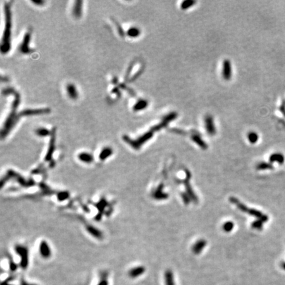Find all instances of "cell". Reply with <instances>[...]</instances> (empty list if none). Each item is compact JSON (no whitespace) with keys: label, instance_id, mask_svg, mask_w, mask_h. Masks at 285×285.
I'll list each match as a JSON object with an SVG mask.
<instances>
[{"label":"cell","instance_id":"obj_1","mask_svg":"<svg viewBox=\"0 0 285 285\" xmlns=\"http://www.w3.org/2000/svg\"><path fill=\"white\" fill-rule=\"evenodd\" d=\"M2 94L3 95L13 94L15 97L12 104L11 112L9 114L4 124L3 128L2 130V138H3L4 137H6L9 133V131L12 129L14 125L17 124V121L19 120V114H17V110L20 103H21V97H20L19 94L16 90L10 87L3 89L2 91Z\"/></svg>","mask_w":285,"mask_h":285},{"label":"cell","instance_id":"obj_32","mask_svg":"<svg viewBox=\"0 0 285 285\" xmlns=\"http://www.w3.org/2000/svg\"><path fill=\"white\" fill-rule=\"evenodd\" d=\"M120 87L122 88V89H125V90H128V92L129 93H130V94H131V96H135V93L134 92V91L132 90L131 89L128 88V86H126L124 84H121V85H120Z\"/></svg>","mask_w":285,"mask_h":285},{"label":"cell","instance_id":"obj_31","mask_svg":"<svg viewBox=\"0 0 285 285\" xmlns=\"http://www.w3.org/2000/svg\"><path fill=\"white\" fill-rule=\"evenodd\" d=\"M182 197L186 204H188V203L191 201H190L191 199H190V196L187 194H186V193H182Z\"/></svg>","mask_w":285,"mask_h":285},{"label":"cell","instance_id":"obj_6","mask_svg":"<svg viewBox=\"0 0 285 285\" xmlns=\"http://www.w3.org/2000/svg\"><path fill=\"white\" fill-rule=\"evenodd\" d=\"M190 178H191V173H190L188 171H186V178H185L184 182H183L184 183V184L186 186V191H187V195L190 196L191 200L192 201L194 202V203H197V201H198L197 197L196 195L195 194L194 191H193L191 186L190 185Z\"/></svg>","mask_w":285,"mask_h":285},{"label":"cell","instance_id":"obj_36","mask_svg":"<svg viewBox=\"0 0 285 285\" xmlns=\"http://www.w3.org/2000/svg\"><path fill=\"white\" fill-rule=\"evenodd\" d=\"M32 2L37 5V6H42V5L44 3V2L42 1V0H32Z\"/></svg>","mask_w":285,"mask_h":285},{"label":"cell","instance_id":"obj_16","mask_svg":"<svg viewBox=\"0 0 285 285\" xmlns=\"http://www.w3.org/2000/svg\"><path fill=\"white\" fill-rule=\"evenodd\" d=\"M206 245H207V242L205 240H201L197 241L193 246L192 249H193V253H194L195 254L200 253Z\"/></svg>","mask_w":285,"mask_h":285},{"label":"cell","instance_id":"obj_23","mask_svg":"<svg viewBox=\"0 0 285 285\" xmlns=\"http://www.w3.org/2000/svg\"><path fill=\"white\" fill-rule=\"evenodd\" d=\"M191 139L194 141L195 143H197L200 147H201L203 149H207V145L205 142L203 141V140L201 138L200 135H193L191 136Z\"/></svg>","mask_w":285,"mask_h":285},{"label":"cell","instance_id":"obj_17","mask_svg":"<svg viewBox=\"0 0 285 285\" xmlns=\"http://www.w3.org/2000/svg\"><path fill=\"white\" fill-rule=\"evenodd\" d=\"M67 93L69 97L72 99H76L78 97V93L75 86L73 84H68L66 87Z\"/></svg>","mask_w":285,"mask_h":285},{"label":"cell","instance_id":"obj_33","mask_svg":"<svg viewBox=\"0 0 285 285\" xmlns=\"http://www.w3.org/2000/svg\"><path fill=\"white\" fill-rule=\"evenodd\" d=\"M114 23H115L116 25V26H117V28H118V33H119L120 35V36H121V37H124V30H123V28H122L120 27V24H119L118 23L116 22V21H114Z\"/></svg>","mask_w":285,"mask_h":285},{"label":"cell","instance_id":"obj_30","mask_svg":"<svg viewBox=\"0 0 285 285\" xmlns=\"http://www.w3.org/2000/svg\"><path fill=\"white\" fill-rule=\"evenodd\" d=\"M223 228H224V230L227 232H230L234 228V223L230 221L226 222V223H225V225H223Z\"/></svg>","mask_w":285,"mask_h":285},{"label":"cell","instance_id":"obj_19","mask_svg":"<svg viewBox=\"0 0 285 285\" xmlns=\"http://www.w3.org/2000/svg\"><path fill=\"white\" fill-rule=\"evenodd\" d=\"M113 153V151L110 147H105L101 151L99 155V159L101 161H104L110 157Z\"/></svg>","mask_w":285,"mask_h":285},{"label":"cell","instance_id":"obj_15","mask_svg":"<svg viewBox=\"0 0 285 285\" xmlns=\"http://www.w3.org/2000/svg\"><path fill=\"white\" fill-rule=\"evenodd\" d=\"M82 1H76L75 2L73 9V14L76 18H80L82 15Z\"/></svg>","mask_w":285,"mask_h":285},{"label":"cell","instance_id":"obj_3","mask_svg":"<svg viewBox=\"0 0 285 285\" xmlns=\"http://www.w3.org/2000/svg\"><path fill=\"white\" fill-rule=\"evenodd\" d=\"M153 134H154V132H152V131L150 130L149 131L146 132L145 134L140 136L139 138L137 139H135V140L131 139L127 135H124L123 137V139L126 142V143L129 144L131 147H133L134 149L136 150H139L142 145L145 144L147 141L150 140L152 138Z\"/></svg>","mask_w":285,"mask_h":285},{"label":"cell","instance_id":"obj_28","mask_svg":"<svg viewBox=\"0 0 285 285\" xmlns=\"http://www.w3.org/2000/svg\"><path fill=\"white\" fill-rule=\"evenodd\" d=\"M58 200L59 201H63L68 200L69 197V193L68 191H62L58 194Z\"/></svg>","mask_w":285,"mask_h":285},{"label":"cell","instance_id":"obj_29","mask_svg":"<svg viewBox=\"0 0 285 285\" xmlns=\"http://www.w3.org/2000/svg\"><path fill=\"white\" fill-rule=\"evenodd\" d=\"M177 116H178V114L176 112H171L169 114L166 115L162 120L168 122V123H169V122H170L173 120L176 119L177 118Z\"/></svg>","mask_w":285,"mask_h":285},{"label":"cell","instance_id":"obj_5","mask_svg":"<svg viewBox=\"0 0 285 285\" xmlns=\"http://www.w3.org/2000/svg\"><path fill=\"white\" fill-rule=\"evenodd\" d=\"M15 250L17 252V253L21 257V262H20V265H21V267L23 269H25L28 267V249L23 246L21 245H17L15 246Z\"/></svg>","mask_w":285,"mask_h":285},{"label":"cell","instance_id":"obj_26","mask_svg":"<svg viewBox=\"0 0 285 285\" xmlns=\"http://www.w3.org/2000/svg\"><path fill=\"white\" fill-rule=\"evenodd\" d=\"M248 138L251 143H256L258 140V135L255 132H250L248 135Z\"/></svg>","mask_w":285,"mask_h":285},{"label":"cell","instance_id":"obj_39","mask_svg":"<svg viewBox=\"0 0 285 285\" xmlns=\"http://www.w3.org/2000/svg\"><path fill=\"white\" fill-rule=\"evenodd\" d=\"M21 285H36V284H29L27 282H25L24 281H22L21 283Z\"/></svg>","mask_w":285,"mask_h":285},{"label":"cell","instance_id":"obj_13","mask_svg":"<svg viewBox=\"0 0 285 285\" xmlns=\"http://www.w3.org/2000/svg\"><path fill=\"white\" fill-rule=\"evenodd\" d=\"M145 272V268L143 266H138L131 269L129 271V276L131 278H137L141 276Z\"/></svg>","mask_w":285,"mask_h":285},{"label":"cell","instance_id":"obj_37","mask_svg":"<svg viewBox=\"0 0 285 285\" xmlns=\"http://www.w3.org/2000/svg\"><path fill=\"white\" fill-rule=\"evenodd\" d=\"M17 265L16 264L14 263L13 262H10V269H11V271H15L17 270Z\"/></svg>","mask_w":285,"mask_h":285},{"label":"cell","instance_id":"obj_27","mask_svg":"<svg viewBox=\"0 0 285 285\" xmlns=\"http://www.w3.org/2000/svg\"><path fill=\"white\" fill-rule=\"evenodd\" d=\"M196 3L195 1H192V0H187V1L183 2L181 5V8L182 9H187L192 7L193 5Z\"/></svg>","mask_w":285,"mask_h":285},{"label":"cell","instance_id":"obj_22","mask_svg":"<svg viewBox=\"0 0 285 285\" xmlns=\"http://www.w3.org/2000/svg\"><path fill=\"white\" fill-rule=\"evenodd\" d=\"M166 285H176L173 273L170 270H167L164 274Z\"/></svg>","mask_w":285,"mask_h":285},{"label":"cell","instance_id":"obj_38","mask_svg":"<svg viewBox=\"0 0 285 285\" xmlns=\"http://www.w3.org/2000/svg\"><path fill=\"white\" fill-rule=\"evenodd\" d=\"M142 69H140V70L138 71V73H136V74H135V75L134 76V77H132V79H131V81H134V80H135L136 78H137V77H138L140 75V74L142 73Z\"/></svg>","mask_w":285,"mask_h":285},{"label":"cell","instance_id":"obj_8","mask_svg":"<svg viewBox=\"0 0 285 285\" xmlns=\"http://www.w3.org/2000/svg\"><path fill=\"white\" fill-rule=\"evenodd\" d=\"M55 128H54V129H52V131H51V138L50 141L49 148L47 152V154L45 156V160L46 161L52 159L53 152L55 150Z\"/></svg>","mask_w":285,"mask_h":285},{"label":"cell","instance_id":"obj_12","mask_svg":"<svg viewBox=\"0 0 285 285\" xmlns=\"http://www.w3.org/2000/svg\"><path fill=\"white\" fill-rule=\"evenodd\" d=\"M30 34L29 33H27L25 34L22 44L20 47V51L23 53V54H29L30 52H32V50L29 48V42H30Z\"/></svg>","mask_w":285,"mask_h":285},{"label":"cell","instance_id":"obj_21","mask_svg":"<svg viewBox=\"0 0 285 285\" xmlns=\"http://www.w3.org/2000/svg\"><path fill=\"white\" fill-rule=\"evenodd\" d=\"M148 106V102L144 99H141L138 102H137L134 106V110L135 112L140 111L145 109Z\"/></svg>","mask_w":285,"mask_h":285},{"label":"cell","instance_id":"obj_25","mask_svg":"<svg viewBox=\"0 0 285 285\" xmlns=\"http://www.w3.org/2000/svg\"><path fill=\"white\" fill-rule=\"evenodd\" d=\"M35 133L36 134L40 137H46L51 134V131H50L48 129H46V128H38L36 130Z\"/></svg>","mask_w":285,"mask_h":285},{"label":"cell","instance_id":"obj_9","mask_svg":"<svg viewBox=\"0 0 285 285\" xmlns=\"http://www.w3.org/2000/svg\"><path fill=\"white\" fill-rule=\"evenodd\" d=\"M205 129L207 133L209 135H215L216 134V128L214 124V120L213 117L210 115H207L205 118Z\"/></svg>","mask_w":285,"mask_h":285},{"label":"cell","instance_id":"obj_10","mask_svg":"<svg viewBox=\"0 0 285 285\" xmlns=\"http://www.w3.org/2000/svg\"><path fill=\"white\" fill-rule=\"evenodd\" d=\"M39 252L42 257L46 259L49 258L51 256V255H52V252H51L50 248L48 245V243L46 241H42L40 242L39 246Z\"/></svg>","mask_w":285,"mask_h":285},{"label":"cell","instance_id":"obj_34","mask_svg":"<svg viewBox=\"0 0 285 285\" xmlns=\"http://www.w3.org/2000/svg\"><path fill=\"white\" fill-rule=\"evenodd\" d=\"M262 224L260 221H256L253 222L252 224V227L254 228H257V229H260L261 228Z\"/></svg>","mask_w":285,"mask_h":285},{"label":"cell","instance_id":"obj_20","mask_svg":"<svg viewBox=\"0 0 285 285\" xmlns=\"http://www.w3.org/2000/svg\"><path fill=\"white\" fill-rule=\"evenodd\" d=\"M86 230H87V231L91 235L93 236L94 237H96V238L101 239L102 238H103V234H102V232L99 230V229L96 228L95 227L93 226H91V225L87 226H86Z\"/></svg>","mask_w":285,"mask_h":285},{"label":"cell","instance_id":"obj_14","mask_svg":"<svg viewBox=\"0 0 285 285\" xmlns=\"http://www.w3.org/2000/svg\"><path fill=\"white\" fill-rule=\"evenodd\" d=\"M163 187L164 186L162 184H160L159 187H157V189L155 191L153 194H152V196H153L155 199L160 200H165L166 199V198H168L169 195H168L167 193L163 192V191H162L163 190Z\"/></svg>","mask_w":285,"mask_h":285},{"label":"cell","instance_id":"obj_11","mask_svg":"<svg viewBox=\"0 0 285 285\" xmlns=\"http://www.w3.org/2000/svg\"><path fill=\"white\" fill-rule=\"evenodd\" d=\"M222 76L225 80H230L232 76V69L231 64L228 59H226L223 62V69H222Z\"/></svg>","mask_w":285,"mask_h":285},{"label":"cell","instance_id":"obj_4","mask_svg":"<svg viewBox=\"0 0 285 285\" xmlns=\"http://www.w3.org/2000/svg\"><path fill=\"white\" fill-rule=\"evenodd\" d=\"M230 201L231 203H233V204L236 205V207L239 208V209H240V211H242V212L246 213L249 214V215H252V216H255L256 217L261 218V219H262L263 221H265L266 219V218L265 217H263V215L260 212H259V211H257L256 210L252 209V208H249L245 205L242 204V203L240 201H239L238 200H237L236 198L230 197Z\"/></svg>","mask_w":285,"mask_h":285},{"label":"cell","instance_id":"obj_35","mask_svg":"<svg viewBox=\"0 0 285 285\" xmlns=\"http://www.w3.org/2000/svg\"><path fill=\"white\" fill-rule=\"evenodd\" d=\"M97 285H108V280H107V278H106L102 279V281H100Z\"/></svg>","mask_w":285,"mask_h":285},{"label":"cell","instance_id":"obj_2","mask_svg":"<svg viewBox=\"0 0 285 285\" xmlns=\"http://www.w3.org/2000/svg\"><path fill=\"white\" fill-rule=\"evenodd\" d=\"M4 12L6 15V27L3 35L1 51L3 54H6L11 48L10 38L11 34V12L10 6L7 3H4Z\"/></svg>","mask_w":285,"mask_h":285},{"label":"cell","instance_id":"obj_40","mask_svg":"<svg viewBox=\"0 0 285 285\" xmlns=\"http://www.w3.org/2000/svg\"><path fill=\"white\" fill-rule=\"evenodd\" d=\"M2 285H11V284H9V283H7V281H5L4 282H3V283H2Z\"/></svg>","mask_w":285,"mask_h":285},{"label":"cell","instance_id":"obj_7","mask_svg":"<svg viewBox=\"0 0 285 285\" xmlns=\"http://www.w3.org/2000/svg\"><path fill=\"white\" fill-rule=\"evenodd\" d=\"M50 111H51L50 109L48 108H38V109H28V110H23L18 114L19 117H21V116H26L48 114L50 112Z\"/></svg>","mask_w":285,"mask_h":285},{"label":"cell","instance_id":"obj_18","mask_svg":"<svg viewBox=\"0 0 285 285\" xmlns=\"http://www.w3.org/2000/svg\"><path fill=\"white\" fill-rule=\"evenodd\" d=\"M78 159L85 163H91L94 160L93 156L88 152H81L78 155Z\"/></svg>","mask_w":285,"mask_h":285},{"label":"cell","instance_id":"obj_24","mask_svg":"<svg viewBox=\"0 0 285 285\" xmlns=\"http://www.w3.org/2000/svg\"><path fill=\"white\" fill-rule=\"evenodd\" d=\"M140 34L141 30H139V28L137 27H131L128 30V32H127V34L131 38H135L139 37Z\"/></svg>","mask_w":285,"mask_h":285}]
</instances>
